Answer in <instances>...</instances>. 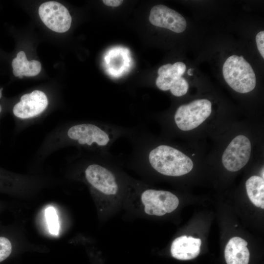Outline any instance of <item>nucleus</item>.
<instances>
[{
	"label": "nucleus",
	"mask_w": 264,
	"mask_h": 264,
	"mask_svg": "<svg viewBox=\"0 0 264 264\" xmlns=\"http://www.w3.org/2000/svg\"><path fill=\"white\" fill-rule=\"evenodd\" d=\"M118 135L116 129L96 122L65 123L58 126L45 137L33 160H45L54 152L68 146L92 152L104 151Z\"/></svg>",
	"instance_id": "1"
},
{
	"label": "nucleus",
	"mask_w": 264,
	"mask_h": 264,
	"mask_svg": "<svg viewBox=\"0 0 264 264\" xmlns=\"http://www.w3.org/2000/svg\"><path fill=\"white\" fill-rule=\"evenodd\" d=\"M147 160L154 170L167 176H183L189 173L193 167V163L188 156L166 145H160L150 150Z\"/></svg>",
	"instance_id": "2"
},
{
	"label": "nucleus",
	"mask_w": 264,
	"mask_h": 264,
	"mask_svg": "<svg viewBox=\"0 0 264 264\" xmlns=\"http://www.w3.org/2000/svg\"><path fill=\"white\" fill-rule=\"evenodd\" d=\"M48 105L47 96L42 90H34L22 95L12 110L21 130L40 121Z\"/></svg>",
	"instance_id": "3"
},
{
	"label": "nucleus",
	"mask_w": 264,
	"mask_h": 264,
	"mask_svg": "<svg viewBox=\"0 0 264 264\" xmlns=\"http://www.w3.org/2000/svg\"><path fill=\"white\" fill-rule=\"evenodd\" d=\"M222 74L227 84L238 92H249L256 86L254 71L242 56L233 55L229 57L223 65Z\"/></svg>",
	"instance_id": "4"
},
{
	"label": "nucleus",
	"mask_w": 264,
	"mask_h": 264,
	"mask_svg": "<svg viewBox=\"0 0 264 264\" xmlns=\"http://www.w3.org/2000/svg\"><path fill=\"white\" fill-rule=\"evenodd\" d=\"M83 173L85 180L95 192L109 197L119 194L120 187L116 175L103 164L89 161L84 167Z\"/></svg>",
	"instance_id": "5"
},
{
	"label": "nucleus",
	"mask_w": 264,
	"mask_h": 264,
	"mask_svg": "<svg viewBox=\"0 0 264 264\" xmlns=\"http://www.w3.org/2000/svg\"><path fill=\"white\" fill-rule=\"evenodd\" d=\"M212 111L211 102L205 99L195 100L180 106L176 111L174 120L177 127L184 131L192 130L203 123Z\"/></svg>",
	"instance_id": "6"
},
{
	"label": "nucleus",
	"mask_w": 264,
	"mask_h": 264,
	"mask_svg": "<svg viewBox=\"0 0 264 264\" xmlns=\"http://www.w3.org/2000/svg\"><path fill=\"white\" fill-rule=\"evenodd\" d=\"M186 68L185 64L181 62L162 66L158 70V76L155 81L156 86L161 90H170L175 96L185 95L189 88L187 81L182 77Z\"/></svg>",
	"instance_id": "7"
},
{
	"label": "nucleus",
	"mask_w": 264,
	"mask_h": 264,
	"mask_svg": "<svg viewBox=\"0 0 264 264\" xmlns=\"http://www.w3.org/2000/svg\"><path fill=\"white\" fill-rule=\"evenodd\" d=\"M146 214L162 216L175 211L179 204V199L169 191L148 189L143 191L140 197Z\"/></svg>",
	"instance_id": "8"
},
{
	"label": "nucleus",
	"mask_w": 264,
	"mask_h": 264,
	"mask_svg": "<svg viewBox=\"0 0 264 264\" xmlns=\"http://www.w3.org/2000/svg\"><path fill=\"white\" fill-rule=\"evenodd\" d=\"M39 15L44 24L53 31L64 33L70 27L71 17L67 9L58 2L42 3L39 8Z\"/></svg>",
	"instance_id": "9"
},
{
	"label": "nucleus",
	"mask_w": 264,
	"mask_h": 264,
	"mask_svg": "<svg viewBox=\"0 0 264 264\" xmlns=\"http://www.w3.org/2000/svg\"><path fill=\"white\" fill-rule=\"evenodd\" d=\"M251 154V143L244 135L235 137L225 150L222 156L224 167L231 172H236L248 162Z\"/></svg>",
	"instance_id": "10"
},
{
	"label": "nucleus",
	"mask_w": 264,
	"mask_h": 264,
	"mask_svg": "<svg viewBox=\"0 0 264 264\" xmlns=\"http://www.w3.org/2000/svg\"><path fill=\"white\" fill-rule=\"evenodd\" d=\"M149 19L154 25L167 28L177 33L183 32L187 26L186 21L181 14L161 4L152 8Z\"/></svg>",
	"instance_id": "11"
},
{
	"label": "nucleus",
	"mask_w": 264,
	"mask_h": 264,
	"mask_svg": "<svg viewBox=\"0 0 264 264\" xmlns=\"http://www.w3.org/2000/svg\"><path fill=\"white\" fill-rule=\"evenodd\" d=\"M201 240L192 236H182L173 242L172 256L178 260H189L195 258L200 253Z\"/></svg>",
	"instance_id": "12"
},
{
	"label": "nucleus",
	"mask_w": 264,
	"mask_h": 264,
	"mask_svg": "<svg viewBox=\"0 0 264 264\" xmlns=\"http://www.w3.org/2000/svg\"><path fill=\"white\" fill-rule=\"evenodd\" d=\"M247 245L246 241L240 237L230 239L224 250L227 264H248L250 253Z\"/></svg>",
	"instance_id": "13"
},
{
	"label": "nucleus",
	"mask_w": 264,
	"mask_h": 264,
	"mask_svg": "<svg viewBox=\"0 0 264 264\" xmlns=\"http://www.w3.org/2000/svg\"><path fill=\"white\" fill-rule=\"evenodd\" d=\"M13 72L16 77L22 78L23 76H34L41 70V64L37 60L28 61L25 52L21 51L12 62Z\"/></svg>",
	"instance_id": "14"
},
{
	"label": "nucleus",
	"mask_w": 264,
	"mask_h": 264,
	"mask_svg": "<svg viewBox=\"0 0 264 264\" xmlns=\"http://www.w3.org/2000/svg\"><path fill=\"white\" fill-rule=\"evenodd\" d=\"M247 195L250 201L257 207L264 204V179L261 176H253L245 183Z\"/></svg>",
	"instance_id": "15"
},
{
	"label": "nucleus",
	"mask_w": 264,
	"mask_h": 264,
	"mask_svg": "<svg viewBox=\"0 0 264 264\" xmlns=\"http://www.w3.org/2000/svg\"><path fill=\"white\" fill-rule=\"evenodd\" d=\"M123 48H113L111 50L105 57V60L110 69V71L117 72V74L122 73L125 69L124 67H128V57L127 53H124Z\"/></svg>",
	"instance_id": "16"
},
{
	"label": "nucleus",
	"mask_w": 264,
	"mask_h": 264,
	"mask_svg": "<svg viewBox=\"0 0 264 264\" xmlns=\"http://www.w3.org/2000/svg\"><path fill=\"white\" fill-rule=\"evenodd\" d=\"M45 217L49 231L53 235H58L59 223L56 210L52 206H48L45 210Z\"/></svg>",
	"instance_id": "17"
},
{
	"label": "nucleus",
	"mask_w": 264,
	"mask_h": 264,
	"mask_svg": "<svg viewBox=\"0 0 264 264\" xmlns=\"http://www.w3.org/2000/svg\"><path fill=\"white\" fill-rule=\"evenodd\" d=\"M12 244L6 238L0 237V262L8 258L12 252Z\"/></svg>",
	"instance_id": "18"
},
{
	"label": "nucleus",
	"mask_w": 264,
	"mask_h": 264,
	"mask_svg": "<svg viewBox=\"0 0 264 264\" xmlns=\"http://www.w3.org/2000/svg\"><path fill=\"white\" fill-rule=\"evenodd\" d=\"M258 49L263 58H264V31L259 32L256 36Z\"/></svg>",
	"instance_id": "19"
},
{
	"label": "nucleus",
	"mask_w": 264,
	"mask_h": 264,
	"mask_svg": "<svg viewBox=\"0 0 264 264\" xmlns=\"http://www.w3.org/2000/svg\"><path fill=\"white\" fill-rule=\"evenodd\" d=\"M103 3L109 6L116 7L122 4L123 0H104Z\"/></svg>",
	"instance_id": "20"
},
{
	"label": "nucleus",
	"mask_w": 264,
	"mask_h": 264,
	"mask_svg": "<svg viewBox=\"0 0 264 264\" xmlns=\"http://www.w3.org/2000/svg\"><path fill=\"white\" fill-rule=\"evenodd\" d=\"M194 70L193 68H189L188 70V74L190 76H191L193 75V74L191 73L192 70Z\"/></svg>",
	"instance_id": "21"
},
{
	"label": "nucleus",
	"mask_w": 264,
	"mask_h": 264,
	"mask_svg": "<svg viewBox=\"0 0 264 264\" xmlns=\"http://www.w3.org/2000/svg\"><path fill=\"white\" fill-rule=\"evenodd\" d=\"M261 175H262V177L264 178V168H263V170L262 171V172H261Z\"/></svg>",
	"instance_id": "22"
},
{
	"label": "nucleus",
	"mask_w": 264,
	"mask_h": 264,
	"mask_svg": "<svg viewBox=\"0 0 264 264\" xmlns=\"http://www.w3.org/2000/svg\"><path fill=\"white\" fill-rule=\"evenodd\" d=\"M2 88H0V98L2 96Z\"/></svg>",
	"instance_id": "23"
},
{
	"label": "nucleus",
	"mask_w": 264,
	"mask_h": 264,
	"mask_svg": "<svg viewBox=\"0 0 264 264\" xmlns=\"http://www.w3.org/2000/svg\"><path fill=\"white\" fill-rule=\"evenodd\" d=\"M1 110H2V108L1 106L0 105V113L1 112Z\"/></svg>",
	"instance_id": "24"
}]
</instances>
